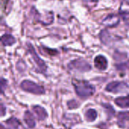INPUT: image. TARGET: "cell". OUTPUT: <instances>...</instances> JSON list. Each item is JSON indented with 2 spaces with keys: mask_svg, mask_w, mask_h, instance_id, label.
Listing matches in <instances>:
<instances>
[{
  "mask_svg": "<svg viewBox=\"0 0 129 129\" xmlns=\"http://www.w3.org/2000/svg\"><path fill=\"white\" fill-rule=\"evenodd\" d=\"M129 120V111L121 112L118 115V123L120 126H124V124L126 121Z\"/></svg>",
  "mask_w": 129,
  "mask_h": 129,
  "instance_id": "obj_13",
  "label": "cell"
},
{
  "mask_svg": "<svg viewBox=\"0 0 129 129\" xmlns=\"http://www.w3.org/2000/svg\"><path fill=\"white\" fill-rule=\"evenodd\" d=\"M115 103L116 105L122 108L129 107V95L127 97H121L116 98L115 100Z\"/></svg>",
  "mask_w": 129,
  "mask_h": 129,
  "instance_id": "obj_11",
  "label": "cell"
},
{
  "mask_svg": "<svg viewBox=\"0 0 129 129\" xmlns=\"http://www.w3.org/2000/svg\"><path fill=\"white\" fill-rule=\"evenodd\" d=\"M79 122H80L79 116L75 114H67L64 116L63 119V125L68 128H70L73 125L77 124Z\"/></svg>",
  "mask_w": 129,
  "mask_h": 129,
  "instance_id": "obj_6",
  "label": "cell"
},
{
  "mask_svg": "<svg viewBox=\"0 0 129 129\" xmlns=\"http://www.w3.org/2000/svg\"><path fill=\"white\" fill-rule=\"evenodd\" d=\"M128 85L123 82H113L108 84L106 87V90L113 93L123 92L128 89Z\"/></svg>",
  "mask_w": 129,
  "mask_h": 129,
  "instance_id": "obj_4",
  "label": "cell"
},
{
  "mask_svg": "<svg viewBox=\"0 0 129 129\" xmlns=\"http://www.w3.org/2000/svg\"><path fill=\"white\" fill-rule=\"evenodd\" d=\"M126 23H127V25H128V26H129V21H128V22H127Z\"/></svg>",
  "mask_w": 129,
  "mask_h": 129,
  "instance_id": "obj_25",
  "label": "cell"
},
{
  "mask_svg": "<svg viewBox=\"0 0 129 129\" xmlns=\"http://www.w3.org/2000/svg\"><path fill=\"white\" fill-rule=\"evenodd\" d=\"M120 16L121 17L127 22L129 21V11H120Z\"/></svg>",
  "mask_w": 129,
  "mask_h": 129,
  "instance_id": "obj_20",
  "label": "cell"
},
{
  "mask_svg": "<svg viewBox=\"0 0 129 129\" xmlns=\"http://www.w3.org/2000/svg\"><path fill=\"white\" fill-rule=\"evenodd\" d=\"M6 85H7L6 81L4 79H1V89H2V93L4 92V90L6 88Z\"/></svg>",
  "mask_w": 129,
  "mask_h": 129,
  "instance_id": "obj_23",
  "label": "cell"
},
{
  "mask_svg": "<svg viewBox=\"0 0 129 129\" xmlns=\"http://www.w3.org/2000/svg\"><path fill=\"white\" fill-rule=\"evenodd\" d=\"M116 68L119 70H129V60H128L125 63H120L116 65Z\"/></svg>",
  "mask_w": 129,
  "mask_h": 129,
  "instance_id": "obj_19",
  "label": "cell"
},
{
  "mask_svg": "<svg viewBox=\"0 0 129 129\" xmlns=\"http://www.w3.org/2000/svg\"><path fill=\"white\" fill-rule=\"evenodd\" d=\"M79 106V104L75 101V100H73V101H70L68 102V107L70 109H74V108H76L78 107Z\"/></svg>",
  "mask_w": 129,
  "mask_h": 129,
  "instance_id": "obj_21",
  "label": "cell"
},
{
  "mask_svg": "<svg viewBox=\"0 0 129 129\" xmlns=\"http://www.w3.org/2000/svg\"><path fill=\"white\" fill-rule=\"evenodd\" d=\"M24 121L26 122V124L27 125V126L30 128H33L35 127V121H34V119H33V115L29 112V111H26L24 114Z\"/></svg>",
  "mask_w": 129,
  "mask_h": 129,
  "instance_id": "obj_12",
  "label": "cell"
},
{
  "mask_svg": "<svg viewBox=\"0 0 129 129\" xmlns=\"http://www.w3.org/2000/svg\"><path fill=\"white\" fill-rule=\"evenodd\" d=\"M5 115V107L3 104H1V116H3Z\"/></svg>",
  "mask_w": 129,
  "mask_h": 129,
  "instance_id": "obj_24",
  "label": "cell"
},
{
  "mask_svg": "<svg viewBox=\"0 0 129 129\" xmlns=\"http://www.w3.org/2000/svg\"><path fill=\"white\" fill-rule=\"evenodd\" d=\"M2 44L4 46H10L15 43L16 40L14 36L10 34H4L1 38Z\"/></svg>",
  "mask_w": 129,
  "mask_h": 129,
  "instance_id": "obj_10",
  "label": "cell"
},
{
  "mask_svg": "<svg viewBox=\"0 0 129 129\" xmlns=\"http://www.w3.org/2000/svg\"><path fill=\"white\" fill-rule=\"evenodd\" d=\"M68 67L70 69H74L80 72H87L91 70V65L83 59L74 60L69 63Z\"/></svg>",
  "mask_w": 129,
  "mask_h": 129,
  "instance_id": "obj_3",
  "label": "cell"
},
{
  "mask_svg": "<svg viewBox=\"0 0 129 129\" xmlns=\"http://www.w3.org/2000/svg\"><path fill=\"white\" fill-rule=\"evenodd\" d=\"M33 110L39 120H43L48 116V114H47L45 110L40 106H35V107H33Z\"/></svg>",
  "mask_w": 129,
  "mask_h": 129,
  "instance_id": "obj_9",
  "label": "cell"
},
{
  "mask_svg": "<svg viewBox=\"0 0 129 129\" xmlns=\"http://www.w3.org/2000/svg\"><path fill=\"white\" fill-rule=\"evenodd\" d=\"M20 88L23 90L27 92L33 93L34 94H42L45 93L43 87L29 80H24L23 82H22V83L20 84Z\"/></svg>",
  "mask_w": 129,
  "mask_h": 129,
  "instance_id": "obj_2",
  "label": "cell"
},
{
  "mask_svg": "<svg viewBox=\"0 0 129 129\" xmlns=\"http://www.w3.org/2000/svg\"><path fill=\"white\" fill-rule=\"evenodd\" d=\"M127 57V54L125 53H121L119 51H116L114 54V59L116 60H122Z\"/></svg>",
  "mask_w": 129,
  "mask_h": 129,
  "instance_id": "obj_18",
  "label": "cell"
},
{
  "mask_svg": "<svg viewBox=\"0 0 129 129\" xmlns=\"http://www.w3.org/2000/svg\"><path fill=\"white\" fill-rule=\"evenodd\" d=\"M100 38L104 44H107L110 41V36L107 31L103 30L100 34Z\"/></svg>",
  "mask_w": 129,
  "mask_h": 129,
  "instance_id": "obj_17",
  "label": "cell"
},
{
  "mask_svg": "<svg viewBox=\"0 0 129 129\" xmlns=\"http://www.w3.org/2000/svg\"><path fill=\"white\" fill-rule=\"evenodd\" d=\"M6 123L12 129H18L19 126H20V122L16 118H14V117L7 120Z\"/></svg>",
  "mask_w": 129,
  "mask_h": 129,
  "instance_id": "obj_16",
  "label": "cell"
},
{
  "mask_svg": "<svg viewBox=\"0 0 129 129\" xmlns=\"http://www.w3.org/2000/svg\"><path fill=\"white\" fill-rule=\"evenodd\" d=\"M27 49L29 52V54H31L32 56V58L33 59L34 62L36 63V65L38 66V67L39 68V70L42 71V72H45L46 69H47V67L45 63V62L37 55V54L36 53L35 50H34V48L33 47V45L29 43L27 44Z\"/></svg>",
  "mask_w": 129,
  "mask_h": 129,
  "instance_id": "obj_5",
  "label": "cell"
},
{
  "mask_svg": "<svg viewBox=\"0 0 129 129\" xmlns=\"http://www.w3.org/2000/svg\"><path fill=\"white\" fill-rule=\"evenodd\" d=\"M44 50H45V51L46 53H48V54H50V55H55V54H57V51H56V50L48 49V48H45Z\"/></svg>",
  "mask_w": 129,
  "mask_h": 129,
  "instance_id": "obj_22",
  "label": "cell"
},
{
  "mask_svg": "<svg viewBox=\"0 0 129 129\" xmlns=\"http://www.w3.org/2000/svg\"><path fill=\"white\" fill-rule=\"evenodd\" d=\"M73 85L75 87L77 95L81 98H88L91 96L95 91L94 87L86 81L73 79Z\"/></svg>",
  "mask_w": 129,
  "mask_h": 129,
  "instance_id": "obj_1",
  "label": "cell"
},
{
  "mask_svg": "<svg viewBox=\"0 0 129 129\" xmlns=\"http://www.w3.org/2000/svg\"><path fill=\"white\" fill-rule=\"evenodd\" d=\"M85 118L88 122H94L98 116V113L94 109H90L85 113Z\"/></svg>",
  "mask_w": 129,
  "mask_h": 129,
  "instance_id": "obj_14",
  "label": "cell"
},
{
  "mask_svg": "<svg viewBox=\"0 0 129 129\" xmlns=\"http://www.w3.org/2000/svg\"><path fill=\"white\" fill-rule=\"evenodd\" d=\"M94 65L98 69L101 70H104L107 68L108 62L105 57L102 55H98L94 59Z\"/></svg>",
  "mask_w": 129,
  "mask_h": 129,
  "instance_id": "obj_7",
  "label": "cell"
},
{
  "mask_svg": "<svg viewBox=\"0 0 129 129\" xmlns=\"http://www.w3.org/2000/svg\"><path fill=\"white\" fill-rule=\"evenodd\" d=\"M102 107L105 110V111H106V113H107V116H108L109 119H111L115 115V110L113 109V107L111 105L107 104H104L102 105Z\"/></svg>",
  "mask_w": 129,
  "mask_h": 129,
  "instance_id": "obj_15",
  "label": "cell"
},
{
  "mask_svg": "<svg viewBox=\"0 0 129 129\" xmlns=\"http://www.w3.org/2000/svg\"><path fill=\"white\" fill-rule=\"evenodd\" d=\"M119 18L116 15L110 14L103 20V24L109 27H113L116 26L119 23Z\"/></svg>",
  "mask_w": 129,
  "mask_h": 129,
  "instance_id": "obj_8",
  "label": "cell"
}]
</instances>
